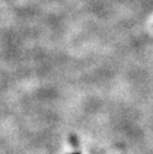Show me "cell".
<instances>
[{
  "mask_svg": "<svg viewBox=\"0 0 153 154\" xmlns=\"http://www.w3.org/2000/svg\"><path fill=\"white\" fill-rule=\"evenodd\" d=\"M73 154H81V153H73Z\"/></svg>",
  "mask_w": 153,
  "mask_h": 154,
  "instance_id": "6da1fadb",
  "label": "cell"
}]
</instances>
